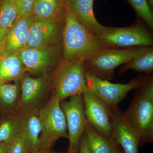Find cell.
Returning <instances> with one entry per match:
<instances>
[{"mask_svg":"<svg viewBox=\"0 0 153 153\" xmlns=\"http://www.w3.org/2000/svg\"><path fill=\"white\" fill-rule=\"evenodd\" d=\"M68 100L60 101L66 121L69 146L67 152H77L79 151L80 138L85 132L86 121L82 94L73 96Z\"/></svg>","mask_w":153,"mask_h":153,"instance_id":"9","label":"cell"},{"mask_svg":"<svg viewBox=\"0 0 153 153\" xmlns=\"http://www.w3.org/2000/svg\"><path fill=\"white\" fill-rule=\"evenodd\" d=\"M26 72L19 51L0 60V79L3 82L19 81Z\"/></svg>","mask_w":153,"mask_h":153,"instance_id":"20","label":"cell"},{"mask_svg":"<svg viewBox=\"0 0 153 153\" xmlns=\"http://www.w3.org/2000/svg\"><path fill=\"white\" fill-rule=\"evenodd\" d=\"M63 24L62 60L84 62L102 50L109 49L78 21L66 5Z\"/></svg>","mask_w":153,"mask_h":153,"instance_id":"1","label":"cell"},{"mask_svg":"<svg viewBox=\"0 0 153 153\" xmlns=\"http://www.w3.org/2000/svg\"><path fill=\"white\" fill-rule=\"evenodd\" d=\"M78 153H90L88 147L85 132L83 134L80 138Z\"/></svg>","mask_w":153,"mask_h":153,"instance_id":"27","label":"cell"},{"mask_svg":"<svg viewBox=\"0 0 153 153\" xmlns=\"http://www.w3.org/2000/svg\"><path fill=\"white\" fill-rule=\"evenodd\" d=\"M56 47L25 48L19 50L22 62L27 72L36 76L47 75L54 66L57 55Z\"/></svg>","mask_w":153,"mask_h":153,"instance_id":"11","label":"cell"},{"mask_svg":"<svg viewBox=\"0 0 153 153\" xmlns=\"http://www.w3.org/2000/svg\"><path fill=\"white\" fill-rule=\"evenodd\" d=\"M20 80L0 84V115L15 114L21 108Z\"/></svg>","mask_w":153,"mask_h":153,"instance_id":"16","label":"cell"},{"mask_svg":"<svg viewBox=\"0 0 153 153\" xmlns=\"http://www.w3.org/2000/svg\"><path fill=\"white\" fill-rule=\"evenodd\" d=\"M7 153H32L30 144L23 132L9 144Z\"/></svg>","mask_w":153,"mask_h":153,"instance_id":"25","label":"cell"},{"mask_svg":"<svg viewBox=\"0 0 153 153\" xmlns=\"http://www.w3.org/2000/svg\"><path fill=\"white\" fill-rule=\"evenodd\" d=\"M96 36L105 46L111 49L153 46L152 34L138 21L124 27L103 26Z\"/></svg>","mask_w":153,"mask_h":153,"instance_id":"5","label":"cell"},{"mask_svg":"<svg viewBox=\"0 0 153 153\" xmlns=\"http://www.w3.org/2000/svg\"><path fill=\"white\" fill-rule=\"evenodd\" d=\"M82 97L88 123L102 136L111 139L112 110L102 100L89 89L82 94Z\"/></svg>","mask_w":153,"mask_h":153,"instance_id":"8","label":"cell"},{"mask_svg":"<svg viewBox=\"0 0 153 153\" xmlns=\"http://www.w3.org/2000/svg\"><path fill=\"white\" fill-rule=\"evenodd\" d=\"M147 75H140L128 83L122 84L111 83L86 70L85 72L88 89L102 100L111 110L117 108L118 105L124 99L129 91L141 85Z\"/></svg>","mask_w":153,"mask_h":153,"instance_id":"7","label":"cell"},{"mask_svg":"<svg viewBox=\"0 0 153 153\" xmlns=\"http://www.w3.org/2000/svg\"><path fill=\"white\" fill-rule=\"evenodd\" d=\"M149 6L151 9V10L153 11V0H147Z\"/></svg>","mask_w":153,"mask_h":153,"instance_id":"30","label":"cell"},{"mask_svg":"<svg viewBox=\"0 0 153 153\" xmlns=\"http://www.w3.org/2000/svg\"><path fill=\"white\" fill-rule=\"evenodd\" d=\"M85 134L90 153H122L118 146L112 139L107 138L97 133L86 122Z\"/></svg>","mask_w":153,"mask_h":153,"instance_id":"19","label":"cell"},{"mask_svg":"<svg viewBox=\"0 0 153 153\" xmlns=\"http://www.w3.org/2000/svg\"><path fill=\"white\" fill-rule=\"evenodd\" d=\"M1 0H0V2H1Z\"/></svg>","mask_w":153,"mask_h":153,"instance_id":"35","label":"cell"},{"mask_svg":"<svg viewBox=\"0 0 153 153\" xmlns=\"http://www.w3.org/2000/svg\"><path fill=\"white\" fill-rule=\"evenodd\" d=\"M37 108L20 109L23 124V133L30 144L32 153L38 150L41 128Z\"/></svg>","mask_w":153,"mask_h":153,"instance_id":"18","label":"cell"},{"mask_svg":"<svg viewBox=\"0 0 153 153\" xmlns=\"http://www.w3.org/2000/svg\"><path fill=\"white\" fill-rule=\"evenodd\" d=\"M47 75L38 77L30 76L26 72L20 79L21 85V108H37L40 109L44 106V102L48 97L49 89H51V83L48 81Z\"/></svg>","mask_w":153,"mask_h":153,"instance_id":"10","label":"cell"},{"mask_svg":"<svg viewBox=\"0 0 153 153\" xmlns=\"http://www.w3.org/2000/svg\"><path fill=\"white\" fill-rule=\"evenodd\" d=\"M33 153H53L51 151H41L38 150V151Z\"/></svg>","mask_w":153,"mask_h":153,"instance_id":"31","label":"cell"},{"mask_svg":"<svg viewBox=\"0 0 153 153\" xmlns=\"http://www.w3.org/2000/svg\"><path fill=\"white\" fill-rule=\"evenodd\" d=\"M136 92L128 108L123 112L125 119L139 137L140 143L153 142V77L147 75Z\"/></svg>","mask_w":153,"mask_h":153,"instance_id":"2","label":"cell"},{"mask_svg":"<svg viewBox=\"0 0 153 153\" xmlns=\"http://www.w3.org/2000/svg\"><path fill=\"white\" fill-rule=\"evenodd\" d=\"M122 153H124V152H123Z\"/></svg>","mask_w":153,"mask_h":153,"instance_id":"34","label":"cell"},{"mask_svg":"<svg viewBox=\"0 0 153 153\" xmlns=\"http://www.w3.org/2000/svg\"><path fill=\"white\" fill-rule=\"evenodd\" d=\"M41 131L38 150L50 151L55 143L61 137L68 138L65 115L60 106V101L51 95L47 103L39 110Z\"/></svg>","mask_w":153,"mask_h":153,"instance_id":"4","label":"cell"},{"mask_svg":"<svg viewBox=\"0 0 153 153\" xmlns=\"http://www.w3.org/2000/svg\"><path fill=\"white\" fill-rule=\"evenodd\" d=\"M4 41H3L1 44H0V60L4 58Z\"/></svg>","mask_w":153,"mask_h":153,"instance_id":"29","label":"cell"},{"mask_svg":"<svg viewBox=\"0 0 153 153\" xmlns=\"http://www.w3.org/2000/svg\"><path fill=\"white\" fill-rule=\"evenodd\" d=\"M9 144L0 143V153H7Z\"/></svg>","mask_w":153,"mask_h":153,"instance_id":"28","label":"cell"},{"mask_svg":"<svg viewBox=\"0 0 153 153\" xmlns=\"http://www.w3.org/2000/svg\"><path fill=\"white\" fill-rule=\"evenodd\" d=\"M23 131L20 111L15 114L0 115V143L9 144Z\"/></svg>","mask_w":153,"mask_h":153,"instance_id":"22","label":"cell"},{"mask_svg":"<svg viewBox=\"0 0 153 153\" xmlns=\"http://www.w3.org/2000/svg\"><path fill=\"white\" fill-rule=\"evenodd\" d=\"M66 11L64 0H35L32 14L47 22L63 21Z\"/></svg>","mask_w":153,"mask_h":153,"instance_id":"17","label":"cell"},{"mask_svg":"<svg viewBox=\"0 0 153 153\" xmlns=\"http://www.w3.org/2000/svg\"><path fill=\"white\" fill-rule=\"evenodd\" d=\"M113 112L112 139L120 146L124 153H138L139 137L125 119L117 108Z\"/></svg>","mask_w":153,"mask_h":153,"instance_id":"12","label":"cell"},{"mask_svg":"<svg viewBox=\"0 0 153 153\" xmlns=\"http://www.w3.org/2000/svg\"><path fill=\"white\" fill-rule=\"evenodd\" d=\"M139 18L142 19L151 29H153V13L147 0H127Z\"/></svg>","mask_w":153,"mask_h":153,"instance_id":"24","label":"cell"},{"mask_svg":"<svg viewBox=\"0 0 153 153\" xmlns=\"http://www.w3.org/2000/svg\"><path fill=\"white\" fill-rule=\"evenodd\" d=\"M18 12V16L32 14L35 0H13Z\"/></svg>","mask_w":153,"mask_h":153,"instance_id":"26","label":"cell"},{"mask_svg":"<svg viewBox=\"0 0 153 153\" xmlns=\"http://www.w3.org/2000/svg\"><path fill=\"white\" fill-rule=\"evenodd\" d=\"M31 14L17 17L4 40V57L25 48L27 42Z\"/></svg>","mask_w":153,"mask_h":153,"instance_id":"14","label":"cell"},{"mask_svg":"<svg viewBox=\"0 0 153 153\" xmlns=\"http://www.w3.org/2000/svg\"><path fill=\"white\" fill-rule=\"evenodd\" d=\"M84 62L61 60L52 77L51 89L53 96L60 101L87 90Z\"/></svg>","mask_w":153,"mask_h":153,"instance_id":"3","label":"cell"},{"mask_svg":"<svg viewBox=\"0 0 153 153\" xmlns=\"http://www.w3.org/2000/svg\"><path fill=\"white\" fill-rule=\"evenodd\" d=\"M65 153H78V152H67Z\"/></svg>","mask_w":153,"mask_h":153,"instance_id":"33","label":"cell"},{"mask_svg":"<svg viewBox=\"0 0 153 153\" xmlns=\"http://www.w3.org/2000/svg\"><path fill=\"white\" fill-rule=\"evenodd\" d=\"M142 47L124 49H106L84 62L85 70L99 78L109 81L118 66L130 61Z\"/></svg>","mask_w":153,"mask_h":153,"instance_id":"6","label":"cell"},{"mask_svg":"<svg viewBox=\"0 0 153 153\" xmlns=\"http://www.w3.org/2000/svg\"><path fill=\"white\" fill-rule=\"evenodd\" d=\"M58 23L47 22L31 14L27 42L25 48L49 46L59 34Z\"/></svg>","mask_w":153,"mask_h":153,"instance_id":"13","label":"cell"},{"mask_svg":"<svg viewBox=\"0 0 153 153\" xmlns=\"http://www.w3.org/2000/svg\"><path fill=\"white\" fill-rule=\"evenodd\" d=\"M18 16L13 0L0 2V44L4 41Z\"/></svg>","mask_w":153,"mask_h":153,"instance_id":"23","label":"cell"},{"mask_svg":"<svg viewBox=\"0 0 153 153\" xmlns=\"http://www.w3.org/2000/svg\"><path fill=\"white\" fill-rule=\"evenodd\" d=\"M129 69L146 75L152 74L153 71V47H142L132 59L122 66L119 74H122Z\"/></svg>","mask_w":153,"mask_h":153,"instance_id":"21","label":"cell"},{"mask_svg":"<svg viewBox=\"0 0 153 153\" xmlns=\"http://www.w3.org/2000/svg\"><path fill=\"white\" fill-rule=\"evenodd\" d=\"M94 0H64L66 5L89 32L96 36L103 27L96 19L93 11Z\"/></svg>","mask_w":153,"mask_h":153,"instance_id":"15","label":"cell"},{"mask_svg":"<svg viewBox=\"0 0 153 153\" xmlns=\"http://www.w3.org/2000/svg\"><path fill=\"white\" fill-rule=\"evenodd\" d=\"M4 83V82H3L2 81V80H1V79H0V84H1V83Z\"/></svg>","mask_w":153,"mask_h":153,"instance_id":"32","label":"cell"}]
</instances>
